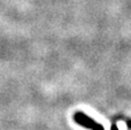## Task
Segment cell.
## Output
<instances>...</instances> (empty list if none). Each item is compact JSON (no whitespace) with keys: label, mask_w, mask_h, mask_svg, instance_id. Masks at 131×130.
<instances>
[{"label":"cell","mask_w":131,"mask_h":130,"mask_svg":"<svg viewBox=\"0 0 131 130\" xmlns=\"http://www.w3.org/2000/svg\"><path fill=\"white\" fill-rule=\"evenodd\" d=\"M75 120H76L78 123L83 124L84 127H88V128H91L92 130H104L99 124H95L93 121H91L90 119H88L86 116H84L83 114L78 113V114L75 115Z\"/></svg>","instance_id":"obj_1"}]
</instances>
